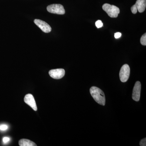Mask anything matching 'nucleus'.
<instances>
[{"mask_svg":"<svg viewBox=\"0 0 146 146\" xmlns=\"http://www.w3.org/2000/svg\"><path fill=\"white\" fill-rule=\"evenodd\" d=\"M130 70L127 64H125L121 68L119 73L120 80L123 82L127 81L130 75Z\"/></svg>","mask_w":146,"mask_h":146,"instance_id":"4","label":"nucleus"},{"mask_svg":"<svg viewBox=\"0 0 146 146\" xmlns=\"http://www.w3.org/2000/svg\"><path fill=\"white\" fill-rule=\"evenodd\" d=\"M20 146H36V145L34 142L26 139H22L19 141Z\"/></svg>","mask_w":146,"mask_h":146,"instance_id":"10","label":"nucleus"},{"mask_svg":"<svg viewBox=\"0 0 146 146\" xmlns=\"http://www.w3.org/2000/svg\"><path fill=\"white\" fill-rule=\"evenodd\" d=\"M140 145L141 146H146V138H144L141 140L140 142Z\"/></svg>","mask_w":146,"mask_h":146,"instance_id":"15","label":"nucleus"},{"mask_svg":"<svg viewBox=\"0 0 146 146\" xmlns=\"http://www.w3.org/2000/svg\"><path fill=\"white\" fill-rule=\"evenodd\" d=\"M134 5L140 13H143L145 9L146 0H137Z\"/></svg>","mask_w":146,"mask_h":146,"instance_id":"9","label":"nucleus"},{"mask_svg":"<svg viewBox=\"0 0 146 146\" xmlns=\"http://www.w3.org/2000/svg\"><path fill=\"white\" fill-rule=\"evenodd\" d=\"M47 11L50 13L58 15H63L65 13V10L63 5L60 4H52L48 6Z\"/></svg>","mask_w":146,"mask_h":146,"instance_id":"3","label":"nucleus"},{"mask_svg":"<svg viewBox=\"0 0 146 146\" xmlns=\"http://www.w3.org/2000/svg\"><path fill=\"white\" fill-rule=\"evenodd\" d=\"M34 22L35 25L45 33H48L51 31L52 29L51 27L44 21L39 19H35Z\"/></svg>","mask_w":146,"mask_h":146,"instance_id":"5","label":"nucleus"},{"mask_svg":"<svg viewBox=\"0 0 146 146\" xmlns=\"http://www.w3.org/2000/svg\"><path fill=\"white\" fill-rule=\"evenodd\" d=\"M8 126L6 125H0V130L1 131H5L8 129Z\"/></svg>","mask_w":146,"mask_h":146,"instance_id":"14","label":"nucleus"},{"mask_svg":"<svg viewBox=\"0 0 146 146\" xmlns=\"http://www.w3.org/2000/svg\"><path fill=\"white\" fill-rule=\"evenodd\" d=\"M96 25L98 28H101L103 26V24L102 22L100 20H98L96 22Z\"/></svg>","mask_w":146,"mask_h":146,"instance_id":"12","label":"nucleus"},{"mask_svg":"<svg viewBox=\"0 0 146 146\" xmlns=\"http://www.w3.org/2000/svg\"><path fill=\"white\" fill-rule=\"evenodd\" d=\"M90 92L95 101L101 105L104 106L105 105V96L101 89L96 86H93L90 88Z\"/></svg>","mask_w":146,"mask_h":146,"instance_id":"1","label":"nucleus"},{"mask_svg":"<svg viewBox=\"0 0 146 146\" xmlns=\"http://www.w3.org/2000/svg\"><path fill=\"white\" fill-rule=\"evenodd\" d=\"M49 74L53 78L55 79H60L65 76V71L63 69L52 70L49 72Z\"/></svg>","mask_w":146,"mask_h":146,"instance_id":"6","label":"nucleus"},{"mask_svg":"<svg viewBox=\"0 0 146 146\" xmlns=\"http://www.w3.org/2000/svg\"><path fill=\"white\" fill-rule=\"evenodd\" d=\"M141 44L143 45V46H146V34L143 35V36H141Z\"/></svg>","mask_w":146,"mask_h":146,"instance_id":"11","label":"nucleus"},{"mask_svg":"<svg viewBox=\"0 0 146 146\" xmlns=\"http://www.w3.org/2000/svg\"><path fill=\"white\" fill-rule=\"evenodd\" d=\"M24 101L35 111H37V108L36 102L35 100L34 97L32 94H28L26 95L24 98Z\"/></svg>","mask_w":146,"mask_h":146,"instance_id":"8","label":"nucleus"},{"mask_svg":"<svg viewBox=\"0 0 146 146\" xmlns=\"http://www.w3.org/2000/svg\"><path fill=\"white\" fill-rule=\"evenodd\" d=\"M10 138H8V137H4V138H3V142L4 143L7 144L10 141Z\"/></svg>","mask_w":146,"mask_h":146,"instance_id":"16","label":"nucleus"},{"mask_svg":"<svg viewBox=\"0 0 146 146\" xmlns=\"http://www.w3.org/2000/svg\"><path fill=\"white\" fill-rule=\"evenodd\" d=\"M131 12H132L133 14H136V13H137V11H138L137 8H136V7L134 5L131 7Z\"/></svg>","mask_w":146,"mask_h":146,"instance_id":"13","label":"nucleus"},{"mask_svg":"<svg viewBox=\"0 0 146 146\" xmlns=\"http://www.w3.org/2000/svg\"><path fill=\"white\" fill-rule=\"evenodd\" d=\"M102 9L111 18H117L120 13L119 9L116 6L109 4H104L102 6Z\"/></svg>","mask_w":146,"mask_h":146,"instance_id":"2","label":"nucleus"},{"mask_svg":"<svg viewBox=\"0 0 146 146\" xmlns=\"http://www.w3.org/2000/svg\"><path fill=\"white\" fill-rule=\"evenodd\" d=\"M141 85L139 81L136 82L133 87L132 98L133 100L136 102H138L141 97Z\"/></svg>","mask_w":146,"mask_h":146,"instance_id":"7","label":"nucleus"},{"mask_svg":"<svg viewBox=\"0 0 146 146\" xmlns=\"http://www.w3.org/2000/svg\"><path fill=\"white\" fill-rule=\"evenodd\" d=\"M121 36V33H116L115 34V37L116 39H118Z\"/></svg>","mask_w":146,"mask_h":146,"instance_id":"17","label":"nucleus"}]
</instances>
